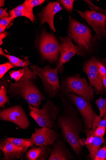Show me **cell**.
I'll return each instance as SVG.
<instances>
[{
    "label": "cell",
    "mask_w": 106,
    "mask_h": 160,
    "mask_svg": "<svg viewBox=\"0 0 106 160\" xmlns=\"http://www.w3.org/2000/svg\"><path fill=\"white\" fill-rule=\"evenodd\" d=\"M8 77L3 78L0 81V107L4 106L5 104L10 106V100L7 96L8 84Z\"/></svg>",
    "instance_id": "44dd1931"
},
{
    "label": "cell",
    "mask_w": 106,
    "mask_h": 160,
    "mask_svg": "<svg viewBox=\"0 0 106 160\" xmlns=\"http://www.w3.org/2000/svg\"><path fill=\"white\" fill-rule=\"evenodd\" d=\"M63 95L67 100L77 108L81 116L85 126L89 128H92L93 122L98 115L93 109L90 101L73 93Z\"/></svg>",
    "instance_id": "52a82bcc"
},
{
    "label": "cell",
    "mask_w": 106,
    "mask_h": 160,
    "mask_svg": "<svg viewBox=\"0 0 106 160\" xmlns=\"http://www.w3.org/2000/svg\"><path fill=\"white\" fill-rule=\"evenodd\" d=\"M96 103L100 111L99 116L101 118H106V99L100 97L96 101Z\"/></svg>",
    "instance_id": "7402d4cb"
},
{
    "label": "cell",
    "mask_w": 106,
    "mask_h": 160,
    "mask_svg": "<svg viewBox=\"0 0 106 160\" xmlns=\"http://www.w3.org/2000/svg\"><path fill=\"white\" fill-rule=\"evenodd\" d=\"M84 132L85 133L86 138L81 139L79 143L81 146L86 145L89 152V156L91 159L94 160L95 155L104 141V137L96 136L93 133L92 128H89L85 127Z\"/></svg>",
    "instance_id": "5bb4252c"
},
{
    "label": "cell",
    "mask_w": 106,
    "mask_h": 160,
    "mask_svg": "<svg viewBox=\"0 0 106 160\" xmlns=\"http://www.w3.org/2000/svg\"><path fill=\"white\" fill-rule=\"evenodd\" d=\"M7 27L4 26H0V33H2L4 32Z\"/></svg>",
    "instance_id": "74e56055"
},
{
    "label": "cell",
    "mask_w": 106,
    "mask_h": 160,
    "mask_svg": "<svg viewBox=\"0 0 106 160\" xmlns=\"http://www.w3.org/2000/svg\"><path fill=\"white\" fill-rule=\"evenodd\" d=\"M62 10L63 9L58 2H48V5L38 14L41 24L45 22L48 23L51 30L56 32L54 25V17L56 13Z\"/></svg>",
    "instance_id": "2e32d148"
},
{
    "label": "cell",
    "mask_w": 106,
    "mask_h": 160,
    "mask_svg": "<svg viewBox=\"0 0 106 160\" xmlns=\"http://www.w3.org/2000/svg\"><path fill=\"white\" fill-rule=\"evenodd\" d=\"M98 126L104 127L106 129V118L102 119L100 116H97L93 123L92 129L93 131Z\"/></svg>",
    "instance_id": "484cf974"
},
{
    "label": "cell",
    "mask_w": 106,
    "mask_h": 160,
    "mask_svg": "<svg viewBox=\"0 0 106 160\" xmlns=\"http://www.w3.org/2000/svg\"><path fill=\"white\" fill-rule=\"evenodd\" d=\"M106 128L103 127L98 126L96 129L93 131L94 133L96 136L104 137L106 131Z\"/></svg>",
    "instance_id": "4dcf8cb0"
},
{
    "label": "cell",
    "mask_w": 106,
    "mask_h": 160,
    "mask_svg": "<svg viewBox=\"0 0 106 160\" xmlns=\"http://www.w3.org/2000/svg\"><path fill=\"white\" fill-rule=\"evenodd\" d=\"M29 115L39 126L53 128L59 114L57 107L52 102L48 100L42 109L28 105Z\"/></svg>",
    "instance_id": "5b68a950"
},
{
    "label": "cell",
    "mask_w": 106,
    "mask_h": 160,
    "mask_svg": "<svg viewBox=\"0 0 106 160\" xmlns=\"http://www.w3.org/2000/svg\"><path fill=\"white\" fill-rule=\"evenodd\" d=\"M105 20L106 21V16H105Z\"/></svg>",
    "instance_id": "ab89813d"
},
{
    "label": "cell",
    "mask_w": 106,
    "mask_h": 160,
    "mask_svg": "<svg viewBox=\"0 0 106 160\" xmlns=\"http://www.w3.org/2000/svg\"><path fill=\"white\" fill-rule=\"evenodd\" d=\"M15 18L12 17L2 18L0 20V26H4L7 27L11 22Z\"/></svg>",
    "instance_id": "d6a6232c"
},
{
    "label": "cell",
    "mask_w": 106,
    "mask_h": 160,
    "mask_svg": "<svg viewBox=\"0 0 106 160\" xmlns=\"http://www.w3.org/2000/svg\"><path fill=\"white\" fill-rule=\"evenodd\" d=\"M103 83L104 89L106 90V75L103 77Z\"/></svg>",
    "instance_id": "8d00e7d4"
},
{
    "label": "cell",
    "mask_w": 106,
    "mask_h": 160,
    "mask_svg": "<svg viewBox=\"0 0 106 160\" xmlns=\"http://www.w3.org/2000/svg\"><path fill=\"white\" fill-rule=\"evenodd\" d=\"M77 11L81 17L94 28L98 38L100 39L106 36L105 17L104 14L94 10H87L84 12Z\"/></svg>",
    "instance_id": "7c38bea8"
},
{
    "label": "cell",
    "mask_w": 106,
    "mask_h": 160,
    "mask_svg": "<svg viewBox=\"0 0 106 160\" xmlns=\"http://www.w3.org/2000/svg\"><path fill=\"white\" fill-rule=\"evenodd\" d=\"M24 68V75L19 81L9 82L7 93L11 98H22L28 105L39 108L44 97L33 82L37 80L36 75L28 68Z\"/></svg>",
    "instance_id": "7a4b0ae2"
},
{
    "label": "cell",
    "mask_w": 106,
    "mask_h": 160,
    "mask_svg": "<svg viewBox=\"0 0 106 160\" xmlns=\"http://www.w3.org/2000/svg\"><path fill=\"white\" fill-rule=\"evenodd\" d=\"M75 156L70 152L62 139L56 141L51 148L48 160H74Z\"/></svg>",
    "instance_id": "9a60e30c"
},
{
    "label": "cell",
    "mask_w": 106,
    "mask_h": 160,
    "mask_svg": "<svg viewBox=\"0 0 106 160\" xmlns=\"http://www.w3.org/2000/svg\"><path fill=\"white\" fill-rule=\"evenodd\" d=\"M14 68H16V66L10 62L0 65V79H1L3 78L9 70Z\"/></svg>",
    "instance_id": "d4e9b609"
},
{
    "label": "cell",
    "mask_w": 106,
    "mask_h": 160,
    "mask_svg": "<svg viewBox=\"0 0 106 160\" xmlns=\"http://www.w3.org/2000/svg\"><path fill=\"white\" fill-rule=\"evenodd\" d=\"M33 72L41 79L44 87V92L51 98L56 97L61 92L62 86L60 85L58 75L59 69L57 67L53 69L49 66L42 68L36 65L30 67Z\"/></svg>",
    "instance_id": "277c9868"
},
{
    "label": "cell",
    "mask_w": 106,
    "mask_h": 160,
    "mask_svg": "<svg viewBox=\"0 0 106 160\" xmlns=\"http://www.w3.org/2000/svg\"><path fill=\"white\" fill-rule=\"evenodd\" d=\"M103 146L97 152L94 160H105L106 159V140L103 142Z\"/></svg>",
    "instance_id": "603a6c76"
},
{
    "label": "cell",
    "mask_w": 106,
    "mask_h": 160,
    "mask_svg": "<svg viewBox=\"0 0 106 160\" xmlns=\"http://www.w3.org/2000/svg\"><path fill=\"white\" fill-rule=\"evenodd\" d=\"M63 107L62 113L58 116L57 126L61 130L62 138L78 156L81 153L80 135L84 131L85 125L78 112L61 92L58 95Z\"/></svg>",
    "instance_id": "6da1fadb"
},
{
    "label": "cell",
    "mask_w": 106,
    "mask_h": 160,
    "mask_svg": "<svg viewBox=\"0 0 106 160\" xmlns=\"http://www.w3.org/2000/svg\"><path fill=\"white\" fill-rule=\"evenodd\" d=\"M98 71L100 75L103 77L106 75V66L103 62H100L98 60L96 62Z\"/></svg>",
    "instance_id": "f546056e"
},
{
    "label": "cell",
    "mask_w": 106,
    "mask_h": 160,
    "mask_svg": "<svg viewBox=\"0 0 106 160\" xmlns=\"http://www.w3.org/2000/svg\"><path fill=\"white\" fill-rule=\"evenodd\" d=\"M36 146L40 147H51L59 139L58 133L54 129L48 128H35V132L30 137Z\"/></svg>",
    "instance_id": "4fadbf2b"
},
{
    "label": "cell",
    "mask_w": 106,
    "mask_h": 160,
    "mask_svg": "<svg viewBox=\"0 0 106 160\" xmlns=\"http://www.w3.org/2000/svg\"><path fill=\"white\" fill-rule=\"evenodd\" d=\"M51 147H40L32 146L25 156L27 160H45L49 155Z\"/></svg>",
    "instance_id": "ac0fdd59"
},
{
    "label": "cell",
    "mask_w": 106,
    "mask_h": 160,
    "mask_svg": "<svg viewBox=\"0 0 106 160\" xmlns=\"http://www.w3.org/2000/svg\"><path fill=\"white\" fill-rule=\"evenodd\" d=\"M45 1L44 0H25L23 4L28 8L33 9L34 7L41 5Z\"/></svg>",
    "instance_id": "83f0119b"
},
{
    "label": "cell",
    "mask_w": 106,
    "mask_h": 160,
    "mask_svg": "<svg viewBox=\"0 0 106 160\" xmlns=\"http://www.w3.org/2000/svg\"><path fill=\"white\" fill-rule=\"evenodd\" d=\"M86 3L90 5L89 8L92 10H94L98 12H101L104 13H106V11L100 8L97 7L90 2L89 1H84Z\"/></svg>",
    "instance_id": "1f68e13d"
},
{
    "label": "cell",
    "mask_w": 106,
    "mask_h": 160,
    "mask_svg": "<svg viewBox=\"0 0 106 160\" xmlns=\"http://www.w3.org/2000/svg\"><path fill=\"white\" fill-rule=\"evenodd\" d=\"M7 8L5 9L1 8L0 9V18L1 19L9 18L8 13L6 11Z\"/></svg>",
    "instance_id": "e575fe53"
},
{
    "label": "cell",
    "mask_w": 106,
    "mask_h": 160,
    "mask_svg": "<svg viewBox=\"0 0 106 160\" xmlns=\"http://www.w3.org/2000/svg\"><path fill=\"white\" fill-rule=\"evenodd\" d=\"M0 149L4 154V160H21L23 148L16 146L13 143L2 139L0 142Z\"/></svg>",
    "instance_id": "e0dca14e"
},
{
    "label": "cell",
    "mask_w": 106,
    "mask_h": 160,
    "mask_svg": "<svg viewBox=\"0 0 106 160\" xmlns=\"http://www.w3.org/2000/svg\"><path fill=\"white\" fill-rule=\"evenodd\" d=\"M4 2L5 1H2V0L0 1V6L1 7L4 6Z\"/></svg>",
    "instance_id": "f35d334b"
},
{
    "label": "cell",
    "mask_w": 106,
    "mask_h": 160,
    "mask_svg": "<svg viewBox=\"0 0 106 160\" xmlns=\"http://www.w3.org/2000/svg\"><path fill=\"white\" fill-rule=\"evenodd\" d=\"M4 139L6 141L13 143L16 146L23 148L21 160L23 159V155L27 152V149L30 147L33 146L34 145L33 140L30 138L23 139L6 137Z\"/></svg>",
    "instance_id": "ffe728a7"
},
{
    "label": "cell",
    "mask_w": 106,
    "mask_h": 160,
    "mask_svg": "<svg viewBox=\"0 0 106 160\" xmlns=\"http://www.w3.org/2000/svg\"><path fill=\"white\" fill-rule=\"evenodd\" d=\"M31 64L29 59L28 57H25L24 60H22L16 65V67H25Z\"/></svg>",
    "instance_id": "836d02e7"
},
{
    "label": "cell",
    "mask_w": 106,
    "mask_h": 160,
    "mask_svg": "<svg viewBox=\"0 0 106 160\" xmlns=\"http://www.w3.org/2000/svg\"><path fill=\"white\" fill-rule=\"evenodd\" d=\"M0 55L7 58V59H8L9 61L11 63L16 66V67H17L16 65L22 60V59H20V58L16 57L6 54L3 52L1 48H0Z\"/></svg>",
    "instance_id": "4316f807"
},
{
    "label": "cell",
    "mask_w": 106,
    "mask_h": 160,
    "mask_svg": "<svg viewBox=\"0 0 106 160\" xmlns=\"http://www.w3.org/2000/svg\"><path fill=\"white\" fill-rule=\"evenodd\" d=\"M60 38L61 42V45L59 48L60 57L57 67L59 69L62 68L64 64L69 62L71 58L75 55L77 54L82 56L85 53L82 48L74 45L69 35L67 37Z\"/></svg>",
    "instance_id": "30bf717a"
},
{
    "label": "cell",
    "mask_w": 106,
    "mask_h": 160,
    "mask_svg": "<svg viewBox=\"0 0 106 160\" xmlns=\"http://www.w3.org/2000/svg\"><path fill=\"white\" fill-rule=\"evenodd\" d=\"M61 92L66 95L73 93L90 101L93 99L95 90L89 85L86 78L79 74L65 78L62 81Z\"/></svg>",
    "instance_id": "3957f363"
},
{
    "label": "cell",
    "mask_w": 106,
    "mask_h": 160,
    "mask_svg": "<svg viewBox=\"0 0 106 160\" xmlns=\"http://www.w3.org/2000/svg\"><path fill=\"white\" fill-rule=\"evenodd\" d=\"M59 1L67 11L69 12L72 11L74 0H60Z\"/></svg>",
    "instance_id": "f1b7e54d"
},
{
    "label": "cell",
    "mask_w": 106,
    "mask_h": 160,
    "mask_svg": "<svg viewBox=\"0 0 106 160\" xmlns=\"http://www.w3.org/2000/svg\"><path fill=\"white\" fill-rule=\"evenodd\" d=\"M7 35V32H4L0 34V45H2L3 44L2 40Z\"/></svg>",
    "instance_id": "d590c367"
},
{
    "label": "cell",
    "mask_w": 106,
    "mask_h": 160,
    "mask_svg": "<svg viewBox=\"0 0 106 160\" xmlns=\"http://www.w3.org/2000/svg\"><path fill=\"white\" fill-rule=\"evenodd\" d=\"M9 14L11 17L15 18L18 17H24L28 18L32 22L35 20L33 9L28 8L23 4L10 10Z\"/></svg>",
    "instance_id": "d6986e66"
},
{
    "label": "cell",
    "mask_w": 106,
    "mask_h": 160,
    "mask_svg": "<svg viewBox=\"0 0 106 160\" xmlns=\"http://www.w3.org/2000/svg\"><path fill=\"white\" fill-rule=\"evenodd\" d=\"M69 31L68 34L71 39L82 48L85 52L91 50L94 42L89 28L69 16Z\"/></svg>",
    "instance_id": "8992f818"
},
{
    "label": "cell",
    "mask_w": 106,
    "mask_h": 160,
    "mask_svg": "<svg viewBox=\"0 0 106 160\" xmlns=\"http://www.w3.org/2000/svg\"><path fill=\"white\" fill-rule=\"evenodd\" d=\"M0 120L12 122L23 129H27L30 125L25 111L20 105L14 106L1 110Z\"/></svg>",
    "instance_id": "ba28073f"
},
{
    "label": "cell",
    "mask_w": 106,
    "mask_h": 160,
    "mask_svg": "<svg viewBox=\"0 0 106 160\" xmlns=\"http://www.w3.org/2000/svg\"><path fill=\"white\" fill-rule=\"evenodd\" d=\"M39 46L41 53L45 59L51 62L57 61L60 46L53 35L43 32L41 37Z\"/></svg>",
    "instance_id": "9c48e42d"
},
{
    "label": "cell",
    "mask_w": 106,
    "mask_h": 160,
    "mask_svg": "<svg viewBox=\"0 0 106 160\" xmlns=\"http://www.w3.org/2000/svg\"><path fill=\"white\" fill-rule=\"evenodd\" d=\"M97 59L93 57L84 64L83 71L86 74L89 80V85L94 87L96 93L102 94L104 88L103 83V77L98 71L96 65Z\"/></svg>",
    "instance_id": "8fae6325"
},
{
    "label": "cell",
    "mask_w": 106,
    "mask_h": 160,
    "mask_svg": "<svg viewBox=\"0 0 106 160\" xmlns=\"http://www.w3.org/2000/svg\"><path fill=\"white\" fill-rule=\"evenodd\" d=\"M11 78L13 79L16 82L19 81L24 74V69H20L17 70H12L9 72Z\"/></svg>",
    "instance_id": "cb8c5ba5"
}]
</instances>
